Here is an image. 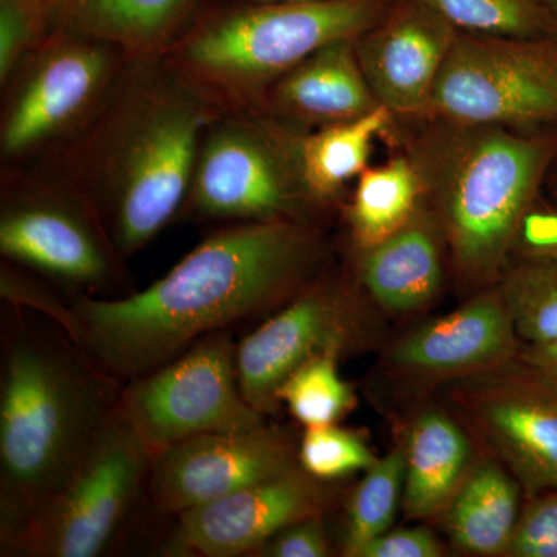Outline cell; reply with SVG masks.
<instances>
[{"label": "cell", "mask_w": 557, "mask_h": 557, "mask_svg": "<svg viewBox=\"0 0 557 557\" xmlns=\"http://www.w3.org/2000/svg\"><path fill=\"white\" fill-rule=\"evenodd\" d=\"M496 287L522 344L557 341V259L515 256Z\"/></svg>", "instance_id": "26"}, {"label": "cell", "mask_w": 557, "mask_h": 557, "mask_svg": "<svg viewBox=\"0 0 557 557\" xmlns=\"http://www.w3.org/2000/svg\"><path fill=\"white\" fill-rule=\"evenodd\" d=\"M410 153L450 267L469 296L494 287L557 156L556 135L435 120Z\"/></svg>", "instance_id": "4"}, {"label": "cell", "mask_w": 557, "mask_h": 557, "mask_svg": "<svg viewBox=\"0 0 557 557\" xmlns=\"http://www.w3.org/2000/svg\"><path fill=\"white\" fill-rule=\"evenodd\" d=\"M507 557H557V491L525 498Z\"/></svg>", "instance_id": "31"}, {"label": "cell", "mask_w": 557, "mask_h": 557, "mask_svg": "<svg viewBox=\"0 0 557 557\" xmlns=\"http://www.w3.org/2000/svg\"><path fill=\"white\" fill-rule=\"evenodd\" d=\"M516 251L557 259V211L534 208L520 230Z\"/></svg>", "instance_id": "34"}, {"label": "cell", "mask_w": 557, "mask_h": 557, "mask_svg": "<svg viewBox=\"0 0 557 557\" xmlns=\"http://www.w3.org/2000/svg\"><path fill=\"white\" fill-rule=\"evenodd\" d=\"M405 442L376 458L362 472L346 500L343 556L357 557L359 549L394 527L405 490Z\"/></svg>", "instance_id": "25"}, {"label": "cell", "mask_w": 557, "mask_h": 557, "mask_svg": "<svg viewBox=\"0 0 557 557\" xmlns=\"http://www.w3.org/2000/svg\"><path fill=\"white\" fill-rule=\"evenodd\" d=\"M457 32L424 0H392L381 20L355 39L376 101L397 115L426 116Z\"/></svg>", "instance_id": "17"}, {"label": "cell", "mask_w": 557, "mask_h": 557, "mask_svg": "<svg viewBox=\"0 0 557 557\" xmlns=\"http://www.w3.org/2000/svg\"><path fill=\"white\" fill-rule=\"evenodd\" d=\"M355 39H339L314 51L277 81L259 110L292 126H329L379 108L359 65Z\"/></svg>", "instance_id": "20"}, {"label": "cell", "mask_w": 557, "mask_h": 557, "mask_svg": "<svg viewBox=\"0 0 557 557\" xmlns=\"http://www.w3.org/2000/svg\"><path fill=\"white\" fill-rule=\"evenodd\" d=\"M516 358L557 387V341L547 344H522Z\"/></svg>", "instance_id": "35"}, {"label": "cell", "mask_w": 557, "mask_h": 557, "mask_svg": "<svg viewBox=\"0 0 557 557\" xmlns=\"http://www.w3.org/2000/svg\"><path fill=\"white\" fill-rule=\"evenodd\" d=\"M152 458L115 408L75 474L0 547V555H104L148 487Z\"/></svg>", "instance_id": "11"}, {"label": "cell", "mask_w": 557, "mask_h": 557, "mask_svg": "<svg viewBox=\"0 0 557 557\" xmlns=\"http://www.w3.org/2000/svg\"><path fill=\"white\" fill-rule=\"evenodd\" d=\"M292 429L267 423L247 432L205 434L152 458L148 493L161 516H178L299 465Z\"/></svg>", "instance_id": "16"}, {"label": "cell", "mask_w": 557, "mask_h": 557, "mask_svg": "<svg viewBox=\"0 0 557 557\" xmlns=\"http://www.w3.org/2000/svg\"><path fill=\"white\" fill-rule=\"evenodd\" d=\"M423 205V185L410 157H397L358 177L346 220L355 249L373 247L401 228Z\"/></svg>", "instance_id": "24"}, {"label": "cell", "mask_w": 557, "mask_h": 557, "mask_svg": "<svg viewBox=\"0 0 557 557\" xmlns=\"http://www.w3.org/2000/svg\"><path fill=\"white\" fill-rule=\"evenodd\" d=\"M355 251L354 276L381 313L413 317L431 309L442 296L448 248L424 201L401 228L373 247Z\"/></svg>", "instance_id": "18"}, {"label": "cell", "mask_w": 557, "mask_h": 557, "mask_svg": "<svg viewBox=\"0 0 557 557\" xmlns=\"http://www.w3.org/2000/svg\"><path fill=\"white\" fill-rule=\"evenodd\" d=\"M522 341L496 285L458 309L429 319L381 350L376 373L397 397L428 401L434 392L518 357Z\"/></svg>", "instance_id": "14"}, {"label": "cell", "mask_w": 557, "mask_h": 557, "mask_svg": "<svg viewBox=\"0 0 557 557\" xmlns=\"http://www.w3.org/2000/svg\"><path fill=\"white\" fill-rule=\"evenodd\" d=\"M392 0H203L161 60L218 113L259 110L314 51L358 38Z\"/></svg>", "instance_id": "5"}, {"label": "cell", "mask_w": 557, "mask_h": 557, "mask_svg": "<svg viewBox=\"0 0 557 557\" xmlns=\"http://www.w3.org/2000/svg\"><path fill=\"white\" fill-rule=\"evenodd\" d=\"M278 2H282V0H278Z\"/></svg>", "instance_id": "38"}, {"label": "cell", "mask_w": 557, "mask_h": 557, "mask_svg": "<svg viewBox=\"0 0 557 557\" xmlns=\"http://www.w3.org/2000/svg\"><path fill=\"white\" fill-rule=\"evenodd\" d=\"M522 502L525 494L518 479L496 458L480 453L438 522L461 555L507 557Z\"/></svg>", "instance_id": "22"}, {"label": "cell", "mask_w": 557, "mask_h": 557, "mask_svg": "<svg viewBox=\"0 0 557 557\" xmlns=\"http://www.w3.org/2000/svg\"><path fill=\"white\" fill-rule=\"evenodd\" d=\"M448 555L426 525L391 528L359 549L357 557H443Z\"/></svg>", "instance_id": "33"}, {"label": "cell", "mask_w": 557, "mask_h": 557, "mask_svg": "<svg viewBox=\"0 0 557 557\" xmlns=\"http://www.w3.org/2000/svg\"><path fill=\"white\" fill-rule=\"evenodd\" d=\"M0 255L65 295L120 298L137 289L90 205L39 166L2 170Z\"/></svg>", "instance_id": "7"}, {"label": "cell", "mask_w": 557, "mask_h": 557, "mask_svg": "<svg viewBox=\"0 0 557 557\" xmlns=\"http://www.w3.org/2000/svg\"><path fill=\"white\" fill-rule=\"evenodd\" d=\"M458 32L507 38L557 36L539 0H424Z\"/></svg>", "instance_id": "28"}, {"label": "cell", "mask_w": 557, "mask_h": 557, "mask_svg": "<svg viewBox=\"0 0 557 557\" xmlns=\"http://www.w3.org/2000/svg\"><path fill=\"white\" fill-rule=\"evenodd\" d=\"M480 453L518 479L525 498L557 491V387L518 358L442 388Z\"/></svg>", "instance_id": "13"}, {"label": "cell", "mask_w": 557, "mask_h": 557, "mask_svg": "<svg viewBox=\"0 0 557 557\" xmlns=\"http://www.w3.org/2000/svg\"><path fill=\"white\" fill-rule=\"evenodd\" d=\"M51 30L83 33L119 47L131 60L163 57L203 0H46Z\"/></svg>", "instance_id": "21"}, {"label": "cell", "mask_w": 557, "mask_h": 557, "mask_svg": "<svg viewBox=\"0 0 557 557\" xmlns=\"http://www.w3.org/2000/svg\"><path fill=\"white\" fill-rule=\"evenodd\" d=\"M129 61L106 40L53 28L0 84L2 170L46 159L75 137L108 100Z\"/></svg>", "instance_id": "8"}, {"label": "cell", "mask_w": 557, "mask_h": 557, "mask_svg": "<svg viewBox=\"0 0 557 557\" xmlns=\"http://www.w3.org/2000/svg\"><path fill=\"white\" fill-rule=\"evenodd\" d=\"M539 2L544 5V9L547 10L549 17L555 22V27L557 30V0H539Z\"/></svg>", "instance_id": "37"}, {"label": "cell", "mask_w": 557, "mask_h": 557, "mask_svg": "<svg viewBox=\"0 0 557 557\" xmlns=\"http://www.w3.org/2000/svg\"><path fill=\"white\" fill-rule=\"evenodd\" d=\"M295 126L262 110L223 112L201 135L182 215L199 222L317 223Z\"/></svg>", "instance_id": "6"}, {"label": "cell", "mask_w": 557, "mask_h": 557, "mask_svg": "<svg viewBox=\"0 0 557 557\" xmlns=\"http://www.w3.org/2000/svg\"><path fill=\"white\" fill-rule=\"evenodd\" d=\"M50 32L46 0H0V84Z\"/></svg>", "instance_id": "30"}, {"label": "cell", "mask_w": 557, "mask_h": 557, "mask_svg": "<svg viewBox=\"0 0 557 557\" xmlns=\"http://www.w3.org/2000/svg\"><path fill=\"white\" fill-rule=\"evenodd\" d=\"M338 485L313 478L300 465L228 496L175 516L161 544L166 557H255L271 537L299 520L329 515Z\"/></svg>", "instance_id": "15"}, {"label": "cell", "mask_w": 557, "mask_h": 557, "mask_svg": "<svg viewBox=\"0 0 557 557\" xmlns=\"http://www.w3.org/2000/svg\"><path fill=\"white\" fill-rule=\"evenodd\" d=\"M545 188L548 189L549 196L553 197L557 201V156L555 161H553L552 170L548 172L547 183H545Z\"/></svg>", "instance_id": "36"}, {"label": "cell", "mask_w": 557, "mask_h": 557, "mask_svg": "<svg viewBox=\"0 0 557 557\" xmlns=\"http://www.w3.org/2000/svg\"><path fill=\"white\" fill-rule=\"evenodd\" d=\"M325 516L299 520L270 539L256 557H329L335 555Z\"/></svg>", "instance_id": "32"}, {"label": "cell", "mask_w": 557, "mask_h": 557, "mask_svg": "<svg viewBox=\"0 0 557 557\" xmlns=\"http://www.w3.org/2000/svg\"><path fill=\"white\" fill-rule=\"evenodd\" d=\"M406 468L401 509L412 522L442 518L480 456L474 438L446 405L410 409L405 434Z\"/></svg>", "instance_id": "19"}, {"label": "cell", "mask_w": 557, "mask_h": 557, "mask_svg": "<svg viewBox=\"0 0 557 557\" xmlns=\"http://www.w3.org/2000/svg\"><path fill=\"white\" fill-rule=\"evenodd\" d=\"M391 115L380 104L359 119L300 135V170L314 199L329 205L350 180L364 172L373 139L386 129Z\"/></svg>", "instance_id": "23"}, {"label": "cell", "mask_w": 557, "mask_h": 557, "mask_svg": "<svg viewBox=\"0 0 557 557\" xmlns=\"http://www.w3.org/2000/svg\"><path fill=\"white\" fill-rule=\"evenodd\" d=\"M214 115L161 57L131 60L89 123L28 166L79 193L129 262L182 215L201 135Z\"/></svg>", "instance_id": "2"}, {"label": "cell", "mask_w": 557, "mask_h": 557, "mask_svg": "<svg viewBox=\"0 0 557 557\" xmlns=\"http://www.w3.org/2000/svg\"><path fill=\"white\" fill-rule=\"evenodd\" d=\"M116 410L152 456L199 435L269 423L242 394L237 343L230 330L211 333L168 364L127 381Z\"/></svg>", "instance_id": "12"}, {"label": "cell", "mask_w": 557, "mask_h": 557, "mask_svg": "<svg viewBox=\"0 0 557 557\" xmlns=\"http://www.w3.org/2000/svg\"><path fill=\"white\" fill-rule=\"evenodd\" d=\"M380 313L355 276L325 267L302 292L237 343L245 399L267 417L282 406L278 387L310 359H344L379 344Z\"/></svg>", "instance_id": "9"}, {"label": "cell", "mask_w": 557, "mask_h": 557, "mask_svg": "<svg viewBox=\"0 0 557 557\" xmlns=\"http://www.w3.org/2000/svg\"><path fill=\"white\" fill-rule=\"evenodd\" d=\"M0 362V547L75 474L124 383L54 319L3 302Z\"/></svg>", "instance_id": "3"}, {"label": "cell", "mask_w": 557, "mask_h": 557, "mask_svg": "<svg viewBox=\"0 0 557 557\" xmlns=\"http://www.w3.org/2000/svg\"><path fill=\"white\" fill-rule=\"evenodd\" d=\"M375 454L358 432L339 424L307 428L299 440L298 460L313 478L336 482L364 472L376 461Z\"/></svg>", "instance_id": "29"}, {"label": "cell", "mask_w": 557, "mask_h": 557, "mask_svg": "<svg viewBox=\"0 0 557 557\" xmlns=\"http://www.w3.org/2000/svg\"><path fill=\"white\" fill-rule=\"evenodd\" d=\"M329 259V240L313 223H231L148 288L95 298L60 296L40 284L27 307L54 319L98 368L126 384L211 333L269 318Z\"/></svg>", "instance_id": "1"}, {"label": "cell", "mask_w": 557, "mask_h": 557, "mask_svg": "<svg viewBox=\"0 0 557 557\" xmlns=\"http://www.w3.org/2000/svg\"><path fill=\"white\" fill-rule=\"evenodd\" d=\"M339 359H310L289 373L277 391L281 406L304 428L338 424L357 408V394L338 370Z\"/></svg>", "instance_id": "27"}, {"label": "cell", "mask_w": 557, "mask_h": 557, "mask_svg": "<svg viewBox=\"0 0 557 557\" xmlns=\"http://www.w3.org/2000/svg\"><path fill=\"white\" fill-rule=\"evenodd\" d=\"M426 116L557 137V36L457 32Z\"/></svg>", "instance_id": "10"}]
</instances>
